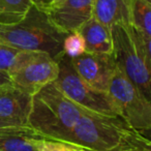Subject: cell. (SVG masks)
Returning <instances> with one entry per match:
<instances>
[{"mask_svg": "<svg viewBox=\"0 0 151 151\" xmlns=\"http://www.w3.org/2000/svg\"><path fill=\"white\" fill-rule=\"evenodd\" d=\"M0 134H19L32 137V138H40L28 126L22 125V124L16 123V122L7 121V120L1 119V118H0Z\"/></svg>", "mask_w": 151, "mask_h": 151, "instance_id": "cell-19", "label": "cell"}, {"mask_svg": "<svg viewBox=\"0 0 151 151\" xmlns=\"http://www.w3.org/2000/svg\"><path fill=\"white\" fill-rule=\"evenodd\" d=\"M57 63L59 71L54 84L64 96L86 111L101 115L120 116L119 110L109 93L97 90L84 82L76 73L69 57L63 54Z\"/></svg>", "mask_w": 151, "mask_h": 151, "instance_id": "cell-5", "label": "cell"}, {"mask_svg": "<svg viewBox=\"0 0 151 151\" xmlns=\"http://www.w3.org/2000/svg\"><path fill=\"white\" fill-rule=\"evenodd\" d=\"M66 34L51 24L44 12L32 5L27 15L16 24H0V40L19 51L42 52L58 60L63 53Z\"/></svg>", "mask_w": 151, "mask_h": 151, "instance_id": "cell-3", "label": "cell"}, {"mask_svg": "<svg viewBox=\"0 0 151 151\" xmlns=\"http://www.w3.org/2000/svg\"><path fill=\"white\" fill-rule=\"evenodd\" d=\"M63 53L69 58H75L85 53V45L78 32L66 34L63 40Z\"/></svg>", "mask_w": 151, "mask_h": 151, "instance_id": "cell-17", "label": "cell"}, {"mask_svg": "<svg viewBox=\"0 0 151 151\" xmlns=\"http://www.w3.org/2000/svg\"><path fill=\"white\" fill-rule=\"evenodd\" d=\"M9 85H13V82L9 78V75L5 71L0 70V89L9 86Z\"/></svg>", "mask_w": 151, "mask_h": 151, "instance_id": "cell-21", "label": "cell"}, {"mask_svg": "<svg viewBox=\"0 0 151 151\" xmlns=\"http://www.w3.org/2000/svg\"><path fill=\"white\" fill-rule=\"evenodd\" d=\"M117 66L148 99H151V37L132 25L111 27Z\"/></svg>", "mask_w": 151, "mask_h": 151, "instance_id": "cell-4", "label": "cell"}, {"mask_svg": "<svg viewBox=\"0 0 151 151\" xmlns=\"http://www.w3.org/2000/svg\"><path fill=\"white\" fill-rule=\"evenodd\" d=\"M87 151H88V150H87Z\"/></svg>", "mask_w": 151, "mask_h": 151, "instance_id": "cell-22", "label": "cell"}, {"mask_svg": "<svg viewBox=\"0 0 151 151\" xmlns=\"http://www.w3.org/2000/svg\"><path fill=\"white\" fill-rule=\"evenodd\" d=\"M92 17L109 28L132 25L130 0H93Z\"/></svg>", "mask_w": 151, "mask_h": 151, "instance_id": "cell-12", "label": "cell"}, {"mask_svg": "<svg viewBox=\"0 0 151 151\" xmlns=\"http://www.w3.org/2000/svg\"><path fill=\"white\" fill-rule=\"evenodd\" d=\"M32 7L30 0H0V24H16Z\"/></svg>", "mask_w": 151, "mask_h": 151, "instance_id": "cell-14", "label": "cell"}, {"mask_svg": "<svg viewBox=\"0 0 151 151\" xmlns=\"http://www.w3.org/2000/svg\"><path fill=\"white\" fill-rule=\"evenodd\" d=\"M31 142L37 151H87L79 145L63 141L32 138Z\"/></svg>", "mask_w": 151, "mask_h": 151, "instance_id": "cell-16", "label": "cell"}, {"mask_svg": "<svg viewBox=\"0 0 151 151\" xmlns=\"http://www.w3.org/2000/svg\"><path fill=\"white\" fill-rule=\"evenodd\" d=\"M32 95L15 85L0 89V118L27 126Z\"/></svg>", "mask_w": 151, "mask_h": 151, "instance_id": "cell-10", "label": "cell"}, {"mask_svg": "<svg viewBox=\"0 0 151 151\" xmlns=\"http://www.w3.org/2000/svg\"><path fill=\"white\" fill-rule=\"evenodd\" d=\"M93 0H63L45 13L51 24L64 34L78 32L92 18Z\"/></svg>", "mask_w": 151, "mask_h": 151, "instance_id": "cell-9", "label": "cell"}, {"mask_svg": "<svg viewBox=\"0 0 151 151\" xmlns=\"http://www.w3.org/2000/svg\"><path fill=\"white\" fill-rule=\"evenodd\" d=\"M31 139L19 134H0V151H37Z\"/></svg>", "mask_w": 151, "mask_h": 151, "instance_id": "cell-15", "label": "cell"}, {"mask_svg": "<svg viewBox=\"0 0 151 151\" xmlns=\"http://www.w3.org/2000/svg\"><path fill=\"white\" fill-rule=\"evenodd\" d=\"M108 93L119 110L120 117L132 128L140 132H149L151 128V101L116 67L110 82Z\"/></svg>", "mask_w": 151, "mask_h": 151, "instance_id": "cell-6", "label": "cell"}, {"mask_svg": "<svg viewBox=\"0 0 151 151\" xmlns=\"http://www.w3.org/2000/svg\"><path fill=\"white\" fill-rule=\"evenodd\" d=\"M132 26L151 37V0H130Z\"/></svg>", "mask_w": 151, "mask_h": 151, "instance_id": "cell-13", "label": "cell"}, {"mask_svg": "<svg viewBox=\"0 0 151 151\" xmlns=\"http://www.w3.org/2000/svg\"><path fill=\"white\" fill-rule=\"evenodd\" d=\"M34 7H36L40 11L47 13L49 9H51L52 7L56 6L57 4L63 1V0H30Z\"/></svg>", "mask_w": 151, "mask_h": 151, "instance_id": "cell-20", "label": "cell"}, {"mask_svg": "<svg viewBox=\"0 0 151 151\" xmlns=\"http://www.w3.org/2000/svg\"><path fill=\"white\" fill-rule=\"evenodd\" d=\"M69 143L88 151H151V142L120 116L85 110L73 127Z\"/></svg>", "mask_w": 151, "mask_h": 151, "instance_id": "cell-1", "label": "cell"}, {"mask_svg": "<svg viewBox=\"0 0 151 151\" xmlns=\"http://www.w3.org/2000/svg\"><path fill=\"white\" fill-rule=\"evenodd\" d=\"M78 33L82 36L85 45V52L91 54H113V40L111 28L107 27L95 18H90Z\"/></svg>", "mask_w": 151, "mask_h": 151, "instance_id": "cell-11", "label": "cell"}, {"mask_svg": "<svg viewBox=\"0 0 151 151\" xmlns=\"http://www.w3.org/2000/svg\"><path fill=\"white\" fill-rule=\"evenodd\" d=\"M21 51L6 46L0 40V70L9 73L15 65Z\"/></svg>", "mask_w": 151, "mask_h": 151, "instance_id": "cell-18", "label": "cell"}, {"mask_svg": "<svg viewBox=\"0 0 151 151\" xmlns=\"http://www.w3.org/2000/svg\"><path fill=\"white\" fill-rule=\"evenodd\" d=\"M76 73L91 87L108 92L110 82L116 70V61L113 54H91L86 53L70 58Z\"/></svg>", "mask_w": 151, "mask_h": 151, "instance_id": "cell-8", "label": "cell"}, {"mask_svg": "<svg viewBox=\"0 0 151 151\" xmlns=\"http://www.w3.org/2000/svg\"><path fill=\"white\" fill-rule=\"evenodd\" d=\"M84 111L52 82L32 96L27 126L42 139L69 142Z\"/></svg>", "mask_w": 151, "mask_h": 151, "instance_id": "cell-2", "label": "cell"}, {"mask_svg": "<svg viewBox=\"0 0 151 151\" xmlns=\"http://www.w3.org/2000/svg\"><path fill=\"white\" fill-rule=\"evenodd\" d=\"M58 71L57 61L46 53L21 51L9 75L15 86L33 96L56 80Z\"/></svg>", "mask_w": 151, "mask_h": 151, "instance_id": "cell-7", "label": "cell"}]
</instances>
